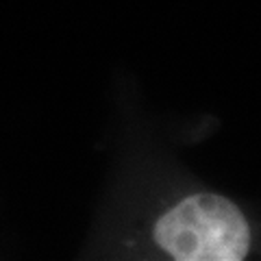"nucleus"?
<instances>
[{
    "label": "nucleus",
    "mask_w": 261,
    "mask_h": 261,
    "mask_svg": "<svg viewBox=\"0 0 261 261\" xmlns=\"http://www.w3.org/2000/svg\"><path fill=\"white\" fill-rule=\"evenodd\" d=\"M150 238L176 261H240L250 252L252 228L231 198L194 192L154 220Z\"/></svg>",
    "instance_id": "nucleus-1"
}]
</instances>
